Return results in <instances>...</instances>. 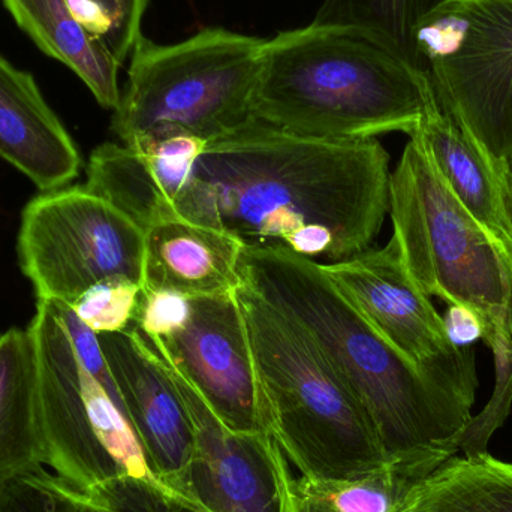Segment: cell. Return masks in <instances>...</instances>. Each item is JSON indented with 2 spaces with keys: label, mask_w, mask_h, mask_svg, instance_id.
<instances>
[{
  "label": "cell",
  "mask_w": 512,
  "mask_h": 512,
  "mask_svg": "<svg viewBox=\"0 0 512 512\" xmlns=\"http://www.w3.org/2000/svg\"><path fill=\"white\" fill-rule=\"evenodd\" d=\"M98 6L111 21V35L107 42L108 51L122 65L143 33L141 21L149 0H87Z\"/></svg>",
  "instance_id": "obj_28"
},
{
  "label": "cell",
  "mask_w": 512,
  "mask_h": 512,
  "mask_svg": "<svg viewBox=\"0 0 512 512\" xmlns=\"http://www.w3.org/2000/svg\"><path fill=\"white\" fill-rule=\"evenodd\" d=\"M98 339L150 472L162 486L189 499L194 426L167 364L134 324Z\"/></svg>",
  "instance_id": "obj_12"
},
{
  "label": "cell",
  "mask_w": 512,
  "mask_h": 512,
  "mask_svg": "<svg viewBox=\"0 0 512 512\" xmlns=\"http://www.w3.org/2000/svg\"><path fill=\"white\" fill-rule=\"evenodd\" d=\"M400 512H512V463L451 457L409 493Z\"/></svg>",
  "instance_id": "obj_21"
},
{
  "label": "cell",
  "mask_w": 512,
  "mask_h": 512,
  "mask_svg": "<svg viewBox=\"0 0 512 512\" xmlns=\"http://www.w3.org/2000/svg\"><path fill=\"white\" fill-rule=\"evenodd\" d=\"M265 39L210 27L176 44L141 35L111 129L125 146L167 129L219 140L254 120Z\"/></svg>",
  "instance_id": "obj_5"
},
{
  "label": "cell",
  "mask_w": 512,
  "mask_h": 512,
  "mask_svg": "<svg viewBox=\"0 0 512 512\" xmlns=\"http://www.w3.org/2000/svg\"><path fill=\"white\" fill-rule=\"evenodd\" d=\"M242 282L291 318L366 411L388 459L454 457L472 420V372H426L397 352L331 282L321 262L277 245H246Z\"/></svg>",
  "instance_id": "obj_2"
},
{
  "label": "cell",
  "mask_w": 512,
  "mask_h": 512,
  "mask_svg": "<svg viewBox=\"0 0 512 512\" xmlns=\"http://www.w3.org/2000/svg\"><path fill=\"white\" fill-rule=\"evenodd\" d=\"M411 137L420 141L430 164L454 197L510 256L512 230L501 179L480 147L439 104Z\"/></svg>",
  "instance_id": "obj_17"
},
{
  "label": "cell",
  "mask_w": 512,
  "mask_h": 512,
  "mask_svg": "<svg viewBox=\"0 0 512 512\" xmlns=\"http://www.w3.org/2000/svg\"><path fill=\"white\" fill-rule=\"evenodd\" d=\"M489 348L495 355L496 385L492 399L478 417H472L460 438V451L466 457L487 454L493 433L502 427L512 406V336L499 334Z\"/></svg>",
  "instance_id": "obj_25"
},
{
  "label": "cell",
  "mask_w": 512,
  "mask_h": 512,
  "mask_svg": "<svg viewBox=\"0 0 512 512\" xmlns=\"http://www.w3.org/2000/svg\"><path fill=\"white\" fill-rule=\"evenodd\" d=\"M436 104L427 75L369 33L312 23L265 39L252 114L303 137L357 141L411 137Z\"/></svg>",
  "instance_id": "obj_3"
},
{
  "label": "cell",
  "mask_w": 512,
  "mask_h": 512,
  "mask_svg": "<svg viewBox=\"0 0 512 512\" xmlns=\"http://www.w3.org/2000/svg\"><path fill=\"white\" fill-rule=\"evenodd\" d=\"M90 493L108 512H207L156 481L131 475L113 478Z\"/></svg>",
  "instance_id": "obj_26"
},
{
  "label": "cell",
  "mask_w": 512,
  "mask_h": 512,
  "mask_svg": "<svg viewBox=\"0 0 512 512\" xmlns=\"http://www.w3.org/2000/svg\"><path fill=\"white\" fill-rule=\"evenodd\" d=\"M191 298L164 289L141 288L134 325L149 340H164L185 325Z\"/></svg>",
  "instance_id": "obj_27"
},
{
  "label": "cell",
  "mask_w": 512,
  "mask_h": 512,
  "mask_svg": "<svg viewBox=\"0 0 512 512\" xmlns=\"http://www.w3.org/2000/svg\"><path fill=\"white\" fill-rule=\"evenodd\" d=\"M162 361L185 400L194 426L189 501L207 512H283L279 445L267 433L228 429L197 390L168 361Z\"/></svg>",
  "instance_id": "obj_13"
},
{
  "label": "cell",
  "mask_w": 512,
  "mask_h": 512,
  "mask_svg": "<svg viewBox=\"0 0 512 512\" xmlns=\"http://www.w3.org/2000/svg\"><path fill=\"white\" fill-rule=\"evenodd\" d=\"M0 512H108L92 495L48 468L0 483Z\"/></svg>",
  "instance_id": "obj_23"
},
{
  "label": "cell",
  "mask_w": 512,
  "mask_h": 512,
  "mask_svg": "<svg viewBox=\"0 0 512 512\" xmlns=\"http://www.w3.org/2000/svg\"><path fill=\"white\" fill-rule=\"evenodd\" d=\"M149 342L224 426L237 433H267L254 355L236 292L191 298L185 325L167 339Z\"/></svg>",
  "instance_id": "obj_11"
},
{
  "label": "cell",
  "mask_w": 512,
  "mask_h": 512,
  "mask_svg": "<svg viewBox=\"0 0 512 512\" xmlns=\"http://www.w3.org/2000/svg\"><path fill=\"white\" fill-rule=\"evenodd\" d=\"M245 243L225 231L183 218L144 231L143 288L179 292L189 298L231 295L242 285Z\"/></svg>",
  "instance_id": "obj_16"
},
{
  "label": "cell",
  "mask_w": 512,
  "mask_h": 512,
  "mask_svg": "<svg viewBox=\"0 0 512 512\" xmlns=\"http://www.w3.org/2000/svg\"><path fill=\"white\" fill-rule=\"evenodd\" d=\"M390 179V155L376 138L321 140L254 119L207 144L176 212L245 245L331 264L373 245Z\"/></svg>",
  "instance_id": "obj_1"
},
{
  "label": "cell",
  "mask_w": 512,
  "mask_h": 512,
  "mask_svg": "<svg viewBox=\"0 0 512 512\" xmlns=\"http://www.w3.org/2000/svg\"><path fill=\"white\" fill-rule=\"evenodd\" d=\"M207 141L183 131L149 135L134 146L96 147L84 188L128 216L141 230L180 218L176 204L191 182Z\"/></svg>",
  "instance_id": "obj_14"
},
{
  "label": "cell",
  "mask_w": 512,
  "mask_h": 512,
  "mask_svg": "<svg viewBox=\"0 0 512 512\" xmlns=\"http://www.w3.org/2000/svg\"><path fill=\"white\" fill-rule=\"evenodd\" d=\"M17 251L38 300L72 306L105 280L143 286L144 231L84 186L33 198L21 215Z\"/></svg>",
  "instance_id": "obj_8"
},
{
  "label": "cell",
  "mask_w": 512,
  "mask_h": 512,
  "mask_svg": "<svg viewBox=\"0 0 512 512\" xmlns=\"http://www.w3.org/2000/svg\"><path fill=\"white\" fill-rule=\"evenodd\" d=\"M38 358L39 400L47 468L83 492L122 477L119 463L99 438L96 418L108 396L81 364L51 300H38L29 325Z\"/></svg>",
  "instance_id": "obj_9"
},
{
  "label": "cell",
  "mask_w": 512,
  "mask_h": 512,
  "mask_svg": "<svg viewBox=\"0 0 512 512\" xmlns=\"http://www.w3.org/2000/svg\"><path fill=\"white\" fill-rule=\"evenodd\" d=\"M502 192H504L505 209H507L508 221L512 230V161L505 168L501 177Z\"/></svg>",
  "instance_id": "obj_30"
},
{
  "label": "cell",
  "mask_w": 512,
  "mask_h": 512,
  "mask_svg": "<svg viewBox=\"0 0 512 512\" xmlns=\"http://www.w3.org/2000/svg\"><path fill=\"white\" fill-rule=\"evenodd\" d=\"M415 42L439 107L501 179L512 161V0H444Z\"/></svg>",
  "instance_id": "obj_7"
},
{
  "label": "cell",
  "mask_w": 512,
  "mask_h": 512,
  "mask_svg": "<svg viewBox=\"0 0 512 512\" xmlns=\"http://www.w3.org/2000/svg\"><path fill=\"white\" fill-rule=\"evenodd\" d=\"M510 261H511V267H512V249L510 251Z\"/></svg>",
  "instance_id": "obj_31"
},
{
  "label": "cell",
  "mask_w": 512,
  "mask_h": 512,
  "mask_svg": "<svg viewBox=\"0 0 512 512\" xmlns=\"http://www.w3.org/2000/svg\"><path fill=\"white\" fill-rule=\"evenodd\" d=\"M3 5L36 47L71 69L102 108L119 107L122 65L81 23L74 0H3Z\"/></svg>",
  "instance_id": "obj_20"
},
{
  "label": "cell",
  "mask_w": 512,
  "mask_h": 512,
  "mask_svg": "<svg viewBox=\"0 0 512 512\" xmlns=\"http://www.w3.org/2000/svg\"><path fill=\"white\" fill-rule=\"evenodd\" d=\"M0 159L29 177L41 192L77 179V144L51 110L30 72L0 53Z\"/></svg>",
  "instance_id": "obj_15"
},
{
  "label": "cell",
  "mask_w": 512,
  "mask_h": 512,
  "mask_svg": "<svg viewBox=\"0 0 512 512\" xmlns=\"http://www.w3.org/2000/svg\"><path fill=\"white\" fill-rule=\"evenodd\" d=\"M264 409L265 432L298 474L346 480L390 462L372 421L310 337L254 289L236 291Z\"/></svg>",
  "instance_id": "obj_4"
},
{
  "label": "cell",
  "mask_w": 512,
  "mask_h": 512,
  "mask_svg": "<svg viewBox=\"0 0 512 512\" xmlns=\"http://www.w3.org/2000/svg\"><path fill=\"white\" fill-rule=\"evenodd\" d=\"M47 466L38 358L29 327L0 334V483Z\"/></svg>",
  "instance_id": "obj_19"
},
{
  "label": "cell",
  "mask_w": 512,
  "mask_h": 512,
  "mask_svg": "<svg viewBox=\"0 0 512 512\" xmlns=\"http://www.w3.org/2000/svg\"><path fill=\"white\" fill-rule=\"evenodd\" d=\"M331 282L367 322L417 369L426 372H472V346H457L436 312L406 270L397 240L352 258L322 264Z\"/></svg>",
  "instance_id": "obj_10"
},
{
  "label": "cell",
  "mask_w": 512,
  "mask_h": 512,
  "mask_svg": "<svg viewBox=\"0 0 512 512\" xmlns=\"http://www.w3.org/2000/svg\"><path fill=\"white\" fill-rule=\"evenodd\" d=\"M445 456L393 459L346 480H319L292 471L280 450L283 512H400L421 480L447 462Z\"/></svg>",
  "instance_id": "obj_18"
},
{
  "label": "cell",
  "mask_w": 512,
  "mask_h": 512,
  "mask_svg": "<svg viewBox=\"0 0 512 512\" xmlns=\"http://www.w3.org/2000/svg\"><path fill=\"white\" fill-rule=\"evenodd\" d=\"M393 237L427 297L471 310L487 346L512 336V267L507 251L454 197L411 137L390 179Z\"/></svg>",
  "instance_id": "obj_6"
},
{
  "label": "cell",
  "mask_w": 512,
  "mask_h": 512,
  "mask_svg": "<svg viewBox=\"0 0 512 512\" xmlns=\"http://www.w3.org/2000/svg\"><path fill=\"white\" fill-rule=\"evenodd\" d=\"M141 288L129 280H105L90 286L71 307L96 334L122 333L134 324Z\"/></svg>",
  "instance_id": "obj_24"
},
{
  "label": "cell",
  "mask_w": 512,
  "mask_h": 512,
  "mask_svg": "<svg viewBox=\"0 0 512 512\" xmlns=\"http://www.w3.org/2000/svg\"><path fill=\"white\" fill-rule=\"evenodd\" d=\"M448 337L457 346H471L483 337L480 319L465 307L450 306L442 316Z\"/></svg>",
  "instance_id": "obj_29"
},
{
  "label": "cell",
  "mask_w": 512,
  "mask_h": 512,
  "mask_svg": "<svg viewBox=\"0 0 512 512\" xmlns=\"http://www.w3.org/2000/svg\"><path fill=\"white\" fill-rule=\"evenodd\" d=\"M444 0H324L312 23L354 27L369 33L423 72L415 33ZM424 74V72H423Z\"/></svg>",
  "instance_id": "obj_22"
}]
</instances>
